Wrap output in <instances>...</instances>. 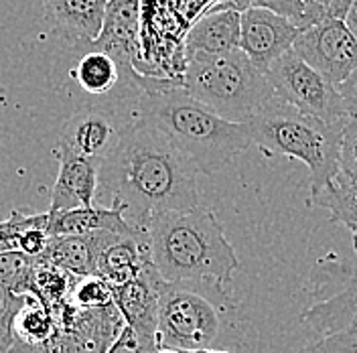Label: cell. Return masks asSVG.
Returning <instances> with one entry per match:
<instances>
[{"label":"cell","mask_w":357,"mask_h":353,"mask_svg":"<svg viewBox=\"0 0 357 353\" xmlns=\"http://www.w3.org/2000/svg\"><path fill=\"white\" fill-rule=\"evenodd\" d=\"M195 165L178 153L146 120H138L118 149L100 165L98 201L124 211L134 230L146 232L158 213L185 211L203 205Z\"/></svg>","instance_id":"obj_1"},{"label":"cell","mask_w":357,"mask_h":353,"mask_svg":"<svg viewBox=\"0 0 357 353\" xmlns=\"http://www.w3.org/2000/svg\"><path fill=\"white\" fill-rule=\"evenodd\" d=\"M140 118L187 156L203 175L225 169L252 142L248 122H227L197 102L181 80H165L158 88L144 93Z\"/></svg>","instance_id":"obj_2"},{"label":"cell","mask_w":357,"mask_h":353,"mask_svg":"<svg viewBox=\"0 0 357 353\" xmlns=\"http://www.w3.org/2000/svg\"><path fill=\"white\" fill-rule=\"evenodd\" d=\"M146 234L151 262L165 283H215L229 288L240 268L222 223L205 205L158 213Z\"/></svg>","instance_id":"obj_3"},{"label":"cell","mask_w":357,"mask_h":353,"mask_svg":"<svg viewBox=\"0 0 357 353\" xmlns=\"http://www.w3.org/2000/svg\"><path fill=\"white\" fill-rule=\"evenodd\" d=\"M169 80V77H165ZM165 80L142 75L130 57L98 41L66 47L53 67V86L77 108L132 106Z\"/></svg>","instance_id":"obj_4"},{"label":"cell","mask_w":357,"mask_h":353,"mask_svg":"<svg viewBox=\"0 0 357 353\" xmlns=\"http://www.w3.org/2000/svg\"><path fill=\"white\" fill-rule=\"evenodd\" d=\"M236 303L215 283H162L158 345L185 352L227 350L236 331Z\"/></svg>","instance_id":"obj_5"},{"label":"cell","mask_w":357,"mask_h":353,"mask_svg":"<svg viewBox=\"0 0 357 353\" xmlns=\"http://www.w3.org/2000/svg\"><path fill=\"white\" fill-rule=\"evenodd\" d=\"M345 120L325 122L307 116L276 96L252 120V142L266 155L301 160L311 173V193L325 189L339 171V149Z\"/></svg>","instance_id":"obj_6"},{"label":"cell","mask_w":357,"mask_h":353,"mask_svg":"<svg viewBox=\"0 0 357 353\" xmlns=\"http://www.w3.org/2000/svg\"><path fill=\"white\" fill-rule=\"evenodd\" d=\"M183 88L197 102L227 122L252 120L274 98L266 73L250 61L242 49L185 57Z\"/></svg>","instance_id":"obj_7"},{"label":"cell","mask_w":357,"mask_h":353,"mask_svg":"<svg viewBox=\"0 0 357 353\" xmlns=\"http://www.w3.org/2000/svg\"><path fill=\"white\" fill-rule=\"evenodd\" d=\"M312 303L301 321L323 337L357 329V270L335 254L321 258L311 270Z\"/></svg>","instance_id":"obj_8"},{"label":"cell","mask_w":357,"mask_h":353,"mask_svg":"<svg viewBox=\"0 0 357 353\" xmlns=\"http://www.w3.org/2000/svg\"><path fill=\"white\" fill-rule=\"evenodd\" d=\"M266 77L278 100L307 116L325 122L349 118L337 86L305 63L292 49L270 66Z\"/></svg>","instance_id":"obj_9"},{"label":"cell","mask_w":357,"mask_h":353,"mask_svg":"<svg viewBox=\"0 0 357 353\" xmlns=\"http://www.w3.org/2000/svg\"><path fill=\"white\" fill-rule=\"evenodd\" d=\"M140 120V104L84 106L73 112L57 136V151L102 165Z\"/></svg>","instance_id":"obj_10"},{"label":"cell","mask_w":357,"mask_h":353,"mask_svg":"<svg viewBox=\"0 0 357 353\" xmlns=\"http://www.w3.org/2000/svg\"><path fill=\"white\" fill-rule=\"evenodd\" d=\"M292 51L333 86H341L357 67V37L343 19H323L303 29Z\"/></svg>","instance_id":"obj_11"},{"label":"cell","mask_w":357,"mask_h":353,"mask_svg":"<svg viewBox=\"0 0 357 353\" xmlns=\"http://www.w3.org/2000/svg\"><path fill=\"white\" fill-rule=\"evenodd\" d=\"M162 283L155 266L149 264L134 280L112 287L114 305L146 353H155L158 347V296Z\"/></svg>","instance_id":"obj_12"},{"label":"cell","mask_w":357,"mask_h":353,"mask_svg":"<svg viewBox=\"0 0 357 353\" xmlns=\"http://www.w3.org/2000/svg\"><path fill=\"white\" fill-rule=\"evenodd\" d=\"M240 49L250 61L266 73L270 66L292 49L301 29L289 19L266 8H248L242 13Z\"/></svg>","instance_id":"obj_13"},{"label":"cell","mask_w":357,"mask_h":353,"mask_svg":"<svg viewBox=\"0 0 357 353\" xmlns=\"http://www.w3.org/2000/svg\"><path fill=\"white\" fill-rule=\"evenodd\" d=\"M57 156L59 173L53 185L49 213H63L100 205V165L67 151H57Z\"/></svg>","instance_id":"obj_14"},{"label":"cell","mask_w":357,"mask_h":353,"mask_svg":"<svg viewBox=\"0 0 357 353\" xmlns=\"http://www.w3.org/2000/svg\"><path fill=\"white\" fill-rule=\"evenodd\" d=\"M110 0H43L47 19L66 47L98 41Z\"/></svg>","instance_id":"obj_15"},{"label":"cell","mask_w":357,"mask_h":353,"mask_svg":"<svg viewBox=\"0 0 357 353\" xmlns=\"http://www.w3.org/2000/svg\"><path fill=\"white\" fill-rule=\"evenodd\" d=\"M151 262L149 234H110L104 243L96 276H102L110 287H120L134 280Z\"/></svg>","instance_id":"obj_16"},{"label":"cell","mask_w":357,"mask_h":353,"mask_svg":"<svg viewBox=\"0 0 357 353\" xmlns=\"http://www.w3.org/2000/svg\"><path fill=\"white\" fill-rule=\"evenodd\" d=\"M242 13L227 8H211L195 22L185 37V57L205 53L223 55L240 49Z\"/></svg>","instance_id":"obj_17"},{"label":"cell","mask_w":357,"mask_h":353,"mask_svg":"<svg viewBox=\"0 0 357 353\" xmlns=\"http://www.w3.org/2000/svg\"><path fill=\"white\" fill-rule=\"evenodd\" d=\"M49 238L61 236H88L98 232L112 234H134L128 221L124 220V211L118 205H93L84 209H71L63 213H49Z\"/></svg>","instance_id":"obj_18"},{"label":"cell","mask_w":357,"mask_h":353,"mask_svg":"<svg viewBox=\"0 0 357 353\" xmlns=\"http://www.w3.org/2000/svg\"><path fill=\"white\" fill-rule=\"evenodd\" d=\"M112 232H98L88 236H61L51 238L45 254L39 258L43 262L57 266L73 274L75 278L93 276L98 270V258Z\"/></svg>","instance_id":"obj_19"},{"label":"cell","mask_w":357,"mask_h":353,"mask_svg":"<svg viewBox=\"0 0 357 353\" xmlns=\"http://www.w3.org/2000/svg\"><path fill=\"white\" fill-rule=\"evenodd\" d=\"M98 43L130 57L140 71V0H110Z\"/></svg>","instance_id":"obj_20"},{"label":"cell","mask_w":357,"mask_h":353,"mask_svg":"<svg viewBox=\"0 0 357 353\" xmlns=\"http://www.w3.org/2000/svg\"><path fill=\"white\" fill-rule=\"evenodd\" d=\"M15 343L26 347H49L57 335V321L53 310L43 305L35 294H24L22 305L15 317Z\"/></svg>","instance_id":"obj_21"},{"label":"cell","mask_w":357,"mask_h":353,"mask_svg":"<svg viewBox=\"0 0 357 353\" xmlns=\"http://www.w3.org/2000/svg\"><path fill=\"white\" fill-rule=\"evenodd\" d=\"M309 205L327 209L335 223H343L347 230L354 227L357 225V176L337 173L325 189L309 195Z\"/></svg>","instance_id":"obj_22"},{"label":"cell","mask_w":357,"mask_h":353,"mask_svg":"<svg viewBox=\"0 0 357 353\" xmlns=\"http://www.w3.org/2000/svg\"><path fill=\"white\" fill-rule=\"evenodd\" d=\"M75 280L77 278L66 270L49 264V262H43V260H37L31 294H35L43 305H47L55 313L67 303Z\"/></svg>","instance_id":"obj_23"},{"label":"cell","mask_w":357,"mask_h":353,"mask_svg":"<svg viewBox=\"0 0 357 353\" xmlns=\"http://www.w3.org/2000/svg\"><path fill=\"white\" fill-rule=\"evenodd\" d=\"M37 260L21 252H0V287L15 294H29L33 288Z\"/></svg>","instance_id":"obj_24"},{"label":"cell","mask_w":357,"mask_h":353,"mask_svg":"<svg viewBox=\"0 0 357 353\" xmlns=\"http://www.w3.org/2000/svg\"><path fill=\"white\" fill-rule=\"evenodd\" d=\"M67 305L77 310H98L114 305L112 287L102 276H82L75 280Z\"/></svg>","instance_id":"obj_25"},{"label":"cell","mask_w":357,"mask_h":353,"mask_svg":"<svg viewBox=\"0 0 357 353\" xmlns=\"http://www.w3.org/2000/svg\"><path fill=\"white\" fill-rule=\"evenodd\" d=\"M35 227L49 230V211L45 213L13 211L8 220L0 221V252H19L22 236Z\"/></svg>","instance_id":"obj_26"},{"label":"cell","mask_w":357,"mask_h":353,"mask_svg":"<svg viewBox=\"0 0 357 353\" xmlns=\"http://www.w3.org/2000/svg\"><path fill=\"white\" fill-rule=\"evenodd\" d=\"M213 8H227L244 13L248 8H266L270 13L292 21L301 31L305 29V4L303 0H223Z\"/></svg>","instance_id":"obj_27"},{"label":"cell","mask_w":357,"mask_h":353,"mask_svg":"<svg viewBox=\"0 0 357 353\" xmlns=\"http://www.w3.org/2000/svg\"><path fill=\"white\" fill-rule=\"evenodd\" d=\"M24 294H15L13 290L0 287V353H10L15 343V317L21 309Z\"/></svg>","instance_id":"obj_28"},{"label":"cell","mask_w":357,"mask_h":353,"mask_svg":"<svg viewBox=\"0 0 357 353\" xmlns=\"http://www.w3.org/2000/svg\"><path fill=\"white\" fill-rule=\"evenodd\" d=\"M341 175L357 176V118L349 116L343 134H341V149H339V171Z\"/></svg>","instance_id":"obj_29"},{"label":"cell","mask_w":357,"mask_h":353,"mask_svg":"<svg viewBox=\"0 0 357 353\" xmlns=\"http://www.w3.org/2000/svg\"><path fill=\"white\" fill-rule=\"evenodd\" d=\"M354 0H303L305 29L323 19H345V13Z\"/></svg>","instance_id":"obj_30"},{"label":"cell","mask_w":357,"mask_h":353,"mask_svg":"<svg viewBox=\"0 0 357 353\" xmlns=\"http://www.w3.org/2000/svg\"><path fill=\"white\" fill-rule=\"evenodd\" d=\"M296 353H357V329L323 337Z\"/></svg>","instance_id":"obj_31"},{"label":"cell","mask_w":357,"mask_h":353,"mask_svg":"<svg viewBox=\"0 0 357 353\" xmlns=\"http://www.w3.org/2000/svg\"><path fill=\"white\" fill-rule=\"evenodd\" d=\"M108 353H146L142 350V345H140V341H138V337H136V333L126 325L120 335L114 339V343L110 345V350Z\"/></svg>","instance_id":"obj_32"},{"label":"cell","mask_w":357,"mask_h":353,"mask_svg":"<svg viewBox=\"0 0 357 353\" xmlns=\"http://www.w3.org/2000/svg\"><path fill=\"white\" fill-rule=\"evenodd\" d=\"M337 89H339V93H341V98L345 102L347 114L357 118V67L341 86H337Z\"/></svg>","instance_id":"obj_33"},{"label":"cell","mask_w":357,"mask_h":353,"mask_svg":"<svg viewBox=\"0 0 357 353\" xmlns=\"http://www.w3.org/2000/svg\"><path fill=\"white\" fill-rule=\"evenodd\" d=\"M345 24L349 27V31L354 33L357 37V0H354L351 4H349V8H347V13H345Z\"/></svg>","instance_id":"obj_34"},{"label":"cell","mask_w":357,"mask_h":353,"mask_svg":"<svg viewBox=\"0 0 357 353\" xmlns=\"http://www.w3.org/2000/svg\"><path fill=\"white\" fill-rule=\"evenodd\" d=\"M155 353H203V352H185V350H175V347H162V345H158Z\"/></svg>","instance_id":"obj_35"},{"label":"cell","mask_w":357,"mask_h":353,"mask_svg":"<svg viewBox=\"0 0 357 353\" xmlns=\"http://www.w3.org/2000/svg\"><path fill=\"white\" fill-rule=\"evenodd\" d=\"M203 353H234V352H229V350H205Z\"/></svg>","instance_id":"obj_36"}]
</instances>
